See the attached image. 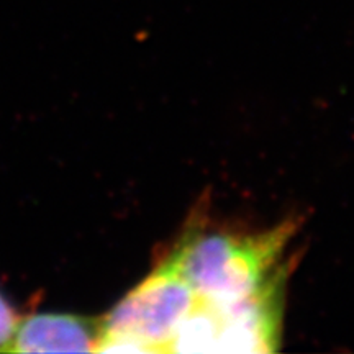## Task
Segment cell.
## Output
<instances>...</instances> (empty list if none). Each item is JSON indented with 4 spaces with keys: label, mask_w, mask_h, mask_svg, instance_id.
<instances>
[{
    "label": "cell",
    "mask_w": 354,
    "mask_h": 354,
    "mask_svg": "<svg viewBox=\"0 0 354 354\" xmlns=\"http://www.w3.org/2000/svg\"><path fill=\"white\" fill-rule=\"evenodd\" d=\"M294 234V225L256 234L190 223L159 264L169 268L202 300L240 304L282 289L279 261Z\"/></svg>",
    "instance_id": "1"
},
{
    "label": "cell",
    "mask_w": 354,
    "mask_h": 354,
    "mask_svg": "<svg viewBox=\"0 0 354 354\" xmlns=\"http://www.w3.org/2000/svg\"><path fill=\"white\" fill-rule=\"evenodd\" d=\"M198 304L201 297L184 279L158 264L102 318L97 351H172V344Z\"/></svg>",
    "instance_id": "2"
},
{
    "label": "cell",
    "mask_w": 354,
    "mask_h": 354,
    "mask_svg": "<svg viewBox=\"0 0 354 354\" xmlns=\"http://www.w3.org/2000/svg\"><path fill=\"white\" fill-rule=\"evenodd\" d=\"M100 336V320L69 313H33L17 323L7 351H97Z\"/></svg>",
    "instance_id": "3"
},
{
    "label": "cell",
    "mask_w": 354,
    "mask_h": 354,
    "mask_svg": "<svg viewBox=\"0 0 354 354\" xmlns=\"http://www.w3.org/2000/svg\"><path fill=\"white\" fill-rule=\"evenodd\" d=\"M20 317L10 302L0 294V351H7Z\"/></svg>",
    "instance_id": "4"
}]
</instances>
